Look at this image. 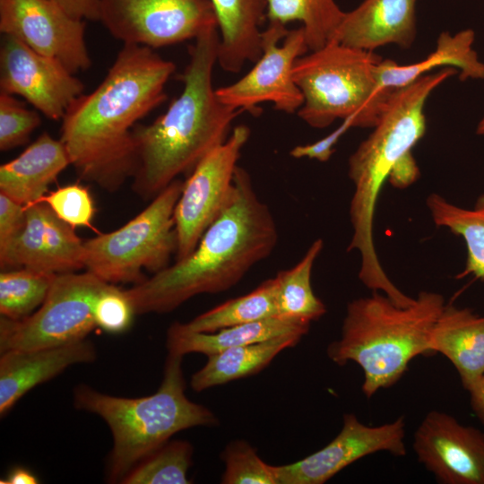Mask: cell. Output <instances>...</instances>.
Segmentation results:
<instances>
[{
    "instance_id": "d4e9b609",
    "label": "cell",
    "mask_w": 484,
    "mask_h": 484,
    "mask_svg": "<svg viewBox=\"0 0 484 484\" xmlns=\"http://www.w3.org/2000/svg\"><path fill=\"white\" fill-rule=\"evenodd\" d=\"M323 247V239H315L298 263L276 274V316L310 324L325 314V305L311 285L312 269Z\"/></svg>"
},
{
    "instance_id": "60d3db41",
    "label": "cell",
    "mask_w": 484,
    "mask_h": 484,
    "mask_svg": "<svg viewBox=\"0 0 484 484\" xmlns=\"http://www.w3.org/2000/svg\"><path fill=\"white\" fill-rule=\"evenodd\" d=\"M476 133L479 135L484 136V116L478 124Z\"/></svg>"
},
{
    "instance_id": "9c48e42d",
    "label": "cell",
    "mask_w": 484,
    "mask_h": 484,
    "mask_svg": "<svg viewBox=\"0 0 484 484\" xmlns=\"http://www.w3.org/2000/svg\"><path fill=\"white\" fill-rule=\"evenodd\" d=\"M99 13L114 39L152 49L218 28L210 0H99Z\"/></svg>"
},
{
    "instance_id": "f546056e",
    "label": "cell",
    "mask_w": 484,
    "mask_h": 484,
    "mask_svg": "<svg viewBox=\"0 0 484 484\" xmlns=\"http://www.w3.org/2000/svg\"><path fill=\"white\" fill-rule=\"evenodd\" d=\"M193 445L184 440L168 441L140 461L122 480L124 484H188Z\"/></svg>"
},
{
    "instance_id": "7402d4cb",
    "label": "cell",
    "mask_w": 484,
    "mask_h": 484,
    "mask_svg": "<svg viewBox=\"0 0 484 484\" xmlns=\"http://www.w3.org/2000/svg\"><path fill=\"white\" fill-rule=\"evenodd\" d=\"M474 40L475 32L471 29L454 34L442 31L434 51L419 62L398 65L394 60L382 59L376 67L378 82L382 88L402 87L437 67L459 70L461 81L484 80V63L472 48Z\"/></svg>"
},
{
    "instance_id": "d6a6232c",
    "label": "cell",
    "mask_w": 484,
    "mask_h": 484,
    "mask_svg": "<svg viewBox=\"0 0 484 484\" xmlns=\"http://www.w3.org/2000/svg\"><path fill=\"white\" fill-rule=\"evenodd\" d=\"M38 202L46 203L59 219L73 229L86 227L94 229L91 224L95 212L93 201L83 186L72 184L59 187Z\"/></svg>"
},
{
    "instance_id": "4dcf8cb0",
    "label": "cell",
    "mask_w": 484,
    "mask_h": 484,
    "mask_svg": "<svg viewBox=\"0 0 484 484\" xmlns=\"http://www.w3.org/2000/svg\"><path fill=\"white\" fill-rule=\"evenodd\" d=\"M224 484H278L273 465L264 462L256 450L245 440L228 444L221 454Z\"/></svg>"
},
{
    "instance_id": "44dd1931",
    "label": "cell",
    "mask_w": 484,
    "mask_h": 484,
    "mask_svg": "<svg viewBox=\"0 0 484 484\" xmlns=\"http://www.w3.org/2000/svg\"><path fill=\"white\" fill-rule=\"evenodd\" d=\"M430 349L447 358L468 389L484 374V316L445 305L430 335Z\"/></svg>"
},
{
    "instance_id": "6da1fadb",
    "label": "cell",
    "mask_w": 484,
    "mask_h": 484,
    "mask_svg": "<svg viewBox=\"0 0 484 484\" xmlns=\"http://www.w3.org/2000/svg\"><path fill=\"white\" fill-rule=\"evenodd\" d=\"M176 70L154 49L123 44L100 84L66 110L60 140L83 180L117 191L136 169V123L167 99Z\"/></svg>"
},
{
    "instance_id": "8992f818",
    "label": "cell",
    "mask_w": 484,
    "mask_h": 484,
    "mask_svg": "<svg viewBox=\"0 0 484 484\" xmlns=\"http://www.w3.org/2000/svg\"><path fill=\"white\" fill-rule=\"evenodd\" d=\"M383 58L374 51L335 41L299 56L293 79L303 95L298 116L313 128L353 117L356 127H374L392 89L382 88L376 67Z\"/></svg>"
},
{
    "instance_id": "e0dca14e",
    "label": "cell",
    "mask_w": 484,
    "mask_h": 484,
    "mask_svg": "<svg viewBox=\"0 0 484 484\" xmlns=\"http://www.w3.org/2000/svg\"><path fill=\"white\" fill-rule=\"evenodd\" d=\"M97 359L94 344L88 339L58 346L12 350L0 358V415L38 385L49 381L68 367L91 363Z\"/></svg>"
},
{
    "instance_id": "836d02e7",
    "label": "cell",
    "mask_w": 484,
    "mask_h": 484,
    "mask_svg": "<svg viewBox=\"0 0 484 484\" xmlns=\"http://www.w3.org/2000/svg\"><path fill=\"white\" fill-rule=\"evenodd\" d=\"M135 315L125 291L108 283L97 297L93 315L97 327L109 333H121L131 325Z\"/></svg>"
},
{
    "instance_id": "d6986e66",
    "label": "cell",
    "mask_w": 484,
    "mask_h": 484,
    "mask_svg": "<svg viewBox=\"0 0 484 484\" xmlns=\"http://www.w3.org/2000/svg\"><path fill=\"white\" fill-rule=\"evenodd\" d=\"M68 165L62 141L44 132L18 157L0 166V193L24 206L34 203Z\"/></svg>"
},
{
    "instance_id": "cb8c5ba5",
    "label": "cell",
    "mask_w": 484,
    "mask_h": 484,
    "mask_svg": "<svg viewBox=\"0 0 484 484\" xmlns=\"http://www.w3.org/2000/svg\"><path fill=\"white\" fill-rule=\"evenodd\" d=\"M301 339L298 335H283L207 356L204 366L192 376L191 387L195 392H202L257 374L279 353L297 345Z\"/></svg>"
},
{
    "instance_id": "ba28073f",
    "label": "cell",
    "mask_w": 484,
    "mask_h": 484,
    "mask_svg": "<svg viewBox=\"0 0 484 484\" xmlns=\"http://www.w3.org/2000/svg\"><path fill=\"white\" fill-rule=\"evenodd\" d=\"M108 284L88 271L56 274L44 302L31 315L21 320L1 315V353L87 339L97 327L95 300Z\"/></svg>"
},
{
    "instance_id": "1f68e13d",
    "label": "cell",
    "mask_w": 484,
    "mask_h": 484,
    "mask_svg": "<svg viewBox=\"0 0 484 484\" xmlns=\"http://www.w3.org/2000/svg\"><path fill=\"white\" fill-rule=\"evenodd\" d=\"M38 110L30 109L13 95L0 92V150L6 151L28 143L40 125Z\"/></svg>"
},
{
    "instance_id": "8d00e7d4",
    "label": "cell",
    "mask_w": 484,
    "mask_h": 484,
    "mask_svg": "<svg viewBox=\"0 0 484 484\" xmlns=\"http://www.w3.org/2000/svg\"><path fill=\"white\" fill-rule=\"evenodd\" d=\"M419 177V167L411 152H409L395 164L388 181L394 187L404 188L414 183Z\"/></svg>"
},
{
    "instance_id": "7a4b0ae2",
    "label": "cell",
    "mask_w": 484,
    "mask_h": 484,
    "mask_svg": "<svg viewBox=\"0 0 484 484\" xmlns=\"http://www.w3.org/2000/svg\"><path fill=\"white\" fill-rule=\"evenodd\" d=\"M274 218L249 174L237 167L230 200L195 248L144 281L125 290L135 315L169 313L200 294L238 283L278 243Z\"/></svg>"
},
{
    "instance_id": "ab89813d",
    "label": "cell",
    "mask_w": 484,
    "mask_h": 484,
    "mask_svg": "<svg viewBox=\"0 0 484 484\" xmlns=\"http://www.w3.org/2000/svg\"><path fill=\"white\" fill-rule=\"evenodd\" d=\"M39 480L36 476L22 467L13 469L4 480H1L2 484H36Z\"/></svg>"
},
{
    "instance_id": "2e32d148",
    "label": "cell",
    "mask_w": 484,
    "mask_h": 484,
    "mask_svg": "<svg viewBox=\"0 0 484 484\" xmlns=\"http://www.w3.org/2000/svg\"><path fill=\"white\" fill-rule=\"evenodd\" d=\"M26 223L2 250V270L27 268L50 274L75 272L84 267L83 242L74 229L43 202L25 206Z\"/></svg>"
},
{
    "instance_id": "83f0119b",
    "label": "cell",
    "mask_w": 484,
    "mask_h": 484,
    "mask_svg": "<svg viewBox=\"0 0 484 484\" xmlns=\"http://www.w3.org/2000/svg\"><path fill=\"white\" fill-rule=\"evenodd\" d=\"M276 315V283L273 277L265 280L252 291L227 300L184 324L194 332L213 333Z\"/></svg>"
},
{
    "instance_id": "74e56055",
    "label": "cell",
    "mask_w": 484,
    "mask_h": 484,
    "mask_svg": "<svg viewBox=\"0 0 484 484\" xmlns=\"http://www.w3.org/2000/svg\"><path fill=\"white\" fill-rule=\"evenodd\" d=\"M72 17L82 21H99V0H52Z\"/></svg>"
},
{
    "instance_id": "ac0fdd59",
    "label": "cell",
    "mask_w": 484,
    "mask_h": 484,
    "mask_svg": "<svg viewBox=\"0 0 484 484\" xmlns=\"http://www.w3.org/2000/svg\"><path fill=\"white\" fill-rule=\"evenodd\" d=\"M417 0H363L345 12L332 41L375 51L386 45L412 46L417 36Z\"/></svg>"
},
{
    "instance_id": "484cf974",
    "label": "cell",
    "mask_w": 484,
    "mask_h": 484,
    "mask_svg": "<svg viewBox=\"0 0 484 484\" xmlns=\"http://www.w3.org/2000/svg\"><path fill=\"white\" fill-rule=\"evenodd\" d=\"M427 206L436 226L447 228L466 244V264L458 277L472 274L484 280V194L471 210L456 206L436 193L428 195Z\"/></svg>"
},
{
    "instance_id": "9a60e30c",
    "label": "cell",
    "mask_w": 484,
    "mask_h": 484,
    "mask_svg": "<svg viewBox=\"0 0 484 484\" xmlns=\"http://www.w3.org/2000/svg\"><path fill=\"white\" fill-rule=\"evenodd\" d=\"M419 462L444 484H484V433L445 412H428L414 433Z\"/></svg>"
},
{
    "instance_id": "52a82bcc",
    "label": "cell",
    "mask_w": 484,
    "mask_h": 484,
    "mask_svg": "<svg viewBox=\"0 0 484 484\" xmlns=\"http://www.w3.org/2000/svg\"><path fill=\"white\" fill-rule=\"evenodd\" d=\"M182 186L175 179L126 224L83 242L84 268L108 283L135 285L147 279L143 271L168 267L177 249L174 211Z\"/></svg>"
},
{
    "instance_id": "5b68a950",
    "label": "cell",
    "mask_w": 484,
    "mask_h": 484,
    "mask_svg": "<svg viewBox=\"0 0 484 484\" xmlns=\"http://www.w3.org/2000/svg\"><path fill=\"white\" fill-rule=\"evenodd\" d=\"M182 360L181 355L168 354L162 381L148 396H113L84 384L74 387V407L99 416L112 434L113 446L106 468L108 482L121 483L140 461L175 434L218 424L211 410L186 397Z\"/></svg>"
},
{
    "instance_id": "603a6c76",
    "label": "cell",
    "mask_w": 484,
    "mask_h": 484,
    "mask_svg": "<svg viewBox=\"0 0 484 484\" xmlns=\"http://www.w3.org/2000/svg\"><path fill=\"white\" fill-rule=\"evenodd\" d=\"M310 324L272 316L266 319L227 327L213 333L189 330L184 323L174 322L167 331L169 353L184 356L202 353L210 356L224 350L267 341L283 335L307 333Z\"/></svg>"
},
{
    "instance_id": "ffe728a7",
    "label": "cell",
    "mask_w": 484,
    "mask_h": 484,
    "mask_svg": "<svg viewBox=\"0 0 484 484\" xmlns=\"http://www.w3.org/2000/svg\"><path fill=\"white\" fill-rule=\"evenodd\" d=\"M218 23L217 63L229 73H238L245 64L262 55V25L266 0H210Z\"/></svg>"
},
{
    "instance_id": "4316f807",
    "label": "cell",
    "mask_w": 484,
    "mask_h": 484,
    "mask_svg": "<svg viewBox=\"0 0 484 484\" xmlns=\"http://www.w3.org/2000/svg\"><path fill=\"white\" fill-rule=\"evenodd\" d=\"M268 23L287 27L300 22L309 51L318 50L332 41L343 12L335 0H266Z\"/></svg>"
},
{
    "instance_id": "277c9868",
    "label": "cell",
    "mask_w": 484,
    "mask_h": 484,
    "mask_svg": "<svg viewBox=\"0 0 484 484\" xmlns=\"http://www.w3.org/2000/svg\"><path fill=\"white\" fill-rule=\"evenodd\" d=\"M441 294L420 291L408 307H400L385 294L350 301L341 338L326 350L339 366L354 361L363 370L362 392L371 398L397 383L415 357L433 353L430 335L444 309Z\"/></svg>"
},
{
    "instance_id": "7c38bea8",
    "label": "cell",
    "mask_w": 484,
    "mask_h": 484,
    "mask_svg": "<svg viewBox=\"0 0 484 484\" xmlns=\"http://www.w3.org/2000/svg\"><path fill=\"white\" fill-rule=\"evenodd\" d=\"M85 24L52 0H0L1 34L18 39L74 74L91 66Z\"/></svg>"
},
{
    "instance_id": "5bb4252c",
    "label": "cell",
    "mask_w": 484,
    "mask_h": 484,
    "mask_svg": "<svg viewBox=\"0 0 484 484\" xmlns=\"http://www.w3.org/2000/svg\"><path fill=\"white\" fill-rule=\"evenodd\" d=\"M402 416L380 426H367L357 416H343L339 434L322 449L286 465L274 466L278 484H323L342 469L372 454H406Z\"/></svg>"
},
{
    "instance_id": "f35d334b",
    "label": "cell",
    "mask_w": 484,
    "mask_h": 484,
    "mask_svg": "<svg viewBox=\"0 0 484 484\" xmlns=\"http://www.w3.org/2000/svg\"><path fill=\"white\" fill-rule=\"evenodd\" d=\"M472 411L484 425V374L468 389Z\"/></svg>"
},
{
    "instance_id": "d590c367",
    "label": "cell",
    "mask_w": 484,
    "mask_h": 484,
    "mask_svg": "<svg viewBox=\"0 0 484 484\" xmlns=\"http://www.w3.org/2000/svg\"><path fill=\"white\" fill-rule=\"evenodd\" d=\"M25 223V206L0 193V250L22 231Z\"/></svg>"
},
{
    "instance_id": "e575fe53",
    "label": "cell",
    "mask_w": 484,
    "mask_h": 484,
    "mask_svg": "<svg viewBox=\"0 0 484 484\" xmlns=\"http://www.w3.org/2000/svg\"><path fill=\"white\" fill-rule=\"evenodd\" d=\"M352 127H356L355 118L353 117L345 118L337 128L325 137L313 143L295 146L290 154L296 159L308 158L320 162H326L334 152L336 143Z\"/></svg>"
},
{
    "instance_id": "4fadbf2b",
    "label": "cell",
    "mask_w": 484,
    "mask_h": 484,
    "mask_svg": "<svg viewBox=\"0 0 484 484\" xmlns=\"http://www.w3.org/2000/svg\"><path fill=\"white\" fill-rule=\"evenodd\" d=\"M0 92L22 97L39 113L58 121L84 93V84L60 63L2 34Z\"/></svg>"
},
{
    "instance_id": "3957f363",
    "label": "cell",
    "mask_w": 484,
    "mask_h": 484,
    "mask_svg": "<svg viewBox=\"0 0 484 484\" xmlns=\"http://www.w3.org/2000/svg\"><path fill=\"white\" fill-rule=\"evenodd\" d=\"M218 46V28L197 37L180 75L179 96L152 123L134 129L136 169L132 188L144 200H152L177 176L191 172L208 152L225 142L242 112L222 103L213 88Z\"/></svg>"
},
{
    "instance_id": "f1b7e54d",
    "label": "cell",
    "mask_w": 484,
    "mask_h": 484,
    "mask_svg": "<svg viewBox=\"0 0 484 484\" xmlns=\"http://www.w3.org/2000/svg\"><path fill=\"white\" fill-rule=\"evenodd\" d=\"M56 275L27 268L2 270L1 315L21 320L31 315L44 302Z\"/></svg>"
},
{
    "instance_id": "8fae6325",
    "label": "cell",
    "mask_w": 484,
    "mask_h": 484,
    "mask_svg": "<svg viewBox=\"0 0 484 484\" xmlns=\"http://www.w3.org/2000/svg\"><path fill=\"white\" fill-rule=\"evenodd\" d=\"M308 50L302 27L268 23L262 34V55L254 67L237 82L216 89L219 99L236 109L255 112L271 102L278 111L298 112L303 95L293 79L296 60Z\"/></svg>"
},
{
    "instance_id": "30bf717a",
    "label": "cell",
    "mask_w": 484,
    "mask_h": 484,
    "mask_svg": "<svg viewBox=\"0 0 484 484\" xmlns=\"http://www.w3.org/2000/svg\"><path fill=\"white\" fill-rule=\"evenodd\" d=\"M250 136L245 125L208 152L183 182L174 211L176 261L187 256L230 200L237 162Z\"/></svg>"
}]
</instances>
